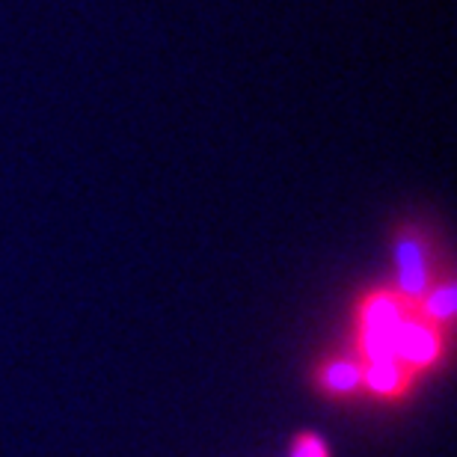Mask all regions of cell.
Here are the masks:
<instances>
[{
  "instance_id": "6da1fadb",
  "label": "cell",
  "mask_w": 457,
  "mask_h": 457,
  "mask_svg": "<svg viewBox=\"0 0 457 457\" xmlns=\"http://www.w3.org/2000/svg\"><path fill=\"white\" fill-rule=\"evenodd\" d=\"M356 378H360V374H356L353 369H347V365H333L330 374H327L330 386H336V389H351L356 383Z\"/></svg>"
}]
</instances>
